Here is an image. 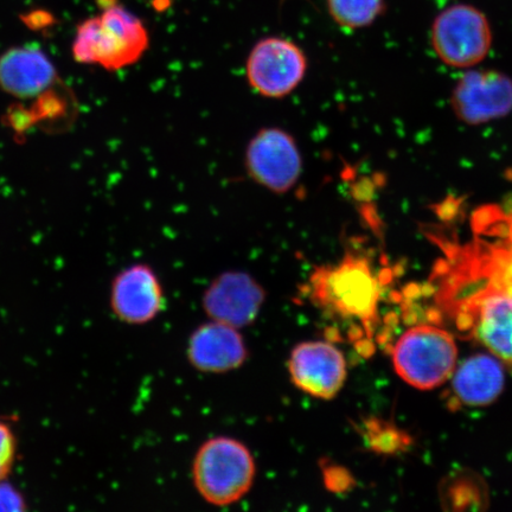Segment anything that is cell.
<instances>
[{"instance_id":"cell-1","label":"cell","mask_w":512,"mask_h":512,"mask_svg":"<svg viewBox=\"0 0 512 512\" xmlns=\"http://www.w3.org/2000/svg\"><path fill=\"white\" fill-rule=\"evenodd\" d=\"M472 230L475 236L464 246L432 236L445 254L432 277L441 312L483 293L512 296V213L496 206L478 209Z\"/></svg>"},{"instance_id":"cell-2","label":"cell","mask_w":512,"mask_h":512,"mask_svg":"<svg viewBox=\"0 0 512 512\" xmlns=\"http://www.w3.org/2000/svg\"><path fill=\"white\" fill-rule=\"evenodd\" d=\"M149 46L142 19L115 3L79 24L72 53L80 64L118 72L142 59Z\"/></svg>"},{"instance_id":"cell-3","label":"cell","mask_w":512,"mask_h":512,"mask_svg":"<svg viewBox=\"0 0 512 512\" xmlns=\"http://www.w3.org/2000/svg\"><path fill=\"white\" fill-rule=\"evenodd\" d=\"M380 278L369 256L350 251L335 265L318 267L312 273V302L331 317L358 319L364 324L376 315Z\"/></svg>"},{"instance_id":"cell-4","label":"cell","mask_w":512,"mask_h":512,"mask_svg":"<svg viewBox=\"0 0 512 512\" xmlns=\"http://www.w3.org/2000/svg\"><path fill=\"white\" fill-rule=\"evenodd\" d=\"M458 348L450 332L435 325L407 330L393 349V363L401 379L416 389L444 384L457 367Z\"/></svg>"},{"instance_id":"cell-5","label":"cell","mask_w":512,"mask_h":512,"mask_svg":"<svg viewBox=\"0 0 512 512\" xmlns=\"http://www.w3.org/2000/svg\"><path fill=\"white\" fill-rule=\"evenodd\" d=\"M252 454L239 441L216 438L204 444L194 463L195 485L207 502L229 505L238 502L253 484Z\"/></svg>"},{"instance_id":"cell-6","label":"cell","mask_w":512,"mask_h":512,"mask_svg":"<svg viewBox=\"0 0 512 512\" xmlns=\"http://www.w3.org/2000/svg\"><path fill=\"white\" fill-rule=\"evenodd\" d=\"M491 43L488 18L475 6L454 4L434 19L433 48L447 66H475L489 54Z\"/></svg>"},{"instance_id":"cell-7","label":"cell","mask_w":512,"mask_h":512,"mask_svg":"<svg viewBox=\"0 0 512 512\" xmlns=\"http://www.w3.org/2000/svg\"><path fill=\"white\" fill-rule=\"evenodd\" d=\"M457 330L475 338L498 360L512 368V296L501 292L479 294L445 312Z\"/></svg>"},{"instance_id":"cell-8","label":"cell","mask_w":512,"mask_h":512,"mask_svg":"<svg viewBox=\"0 0 512 512\" xmlns=\"http://www.w3.org/2000/svg\"><path fill=\"white\" fill-rule=\"evenodd\" d=\"M245 162L253 181L273 194H287L303 174V156L296 139L279 127L262 128L255 134Z\"/></svg>"},{"instance_id":"cell-9","label":"cell","mask_w":512,"mask_h":512,"mask_svg":"<svg viewBox=\"0 0 512 512\" xmlns=\"http://www.w3.org/2000/svg\"><path fill=\"white\" fill-rule=\"evenodd\" d=\"M306 72L304 51L281 37H267L256 43L246 64L249 86L270 99H283L296 91Z\"/></svg>"},{"instance_id":"cell-10","label":"cell","mask_w":512,"mask_h":512,"mask_svg":"<svg viewBox=\"0 0 512 512\" xmlns=\"http://www.w3.org/2000/svg\"><path fill=\"white\" fill-rule=\"evenodd\" d=\"M452 106L469 125L503 118L512 111V80L495 70H472L454 88Z\"/></svg>"},{"instance_id":"cell-11","label":"cell","mask_w":512,"mask_h":512,"mask_svg":"<svg viewBox=\"0 0 512 512\" xmlns=\"http://www.w3.org/2000/svg\"><path fill=\"white\" fill-rule=\"evenodd\" d=\"M294 384L318 399L335 398L347 379V363L334 344H299L288 362Z\"/></svg>"},{"instance_id":"cell-12","label":"cell","mask_w":512,"mask_h":512,"mask_svg":"<svg viewBox=\"0 0 512 512\" xmlns=\"http://www.w3.org/2000/svg\"><path fill=\"white\" fill-rule=\"evenodd\" d=\"M264 302V288L242 272L222 274L203 298L204 309L211 319L235 329L253 323Z\"/></svg>"},{"instance_id":"cell-13","label":"cell","mask_w":512,"mask_h":512,"mask_svg":"<svg viewBox=\"0 0 512 512\" xmlns=\"http://www.w3.org/2000/svg\"><path fill=\"white\" fill-rule=\"evenodd\" d=\"M110 303L121 322H151L163 307V290L156 273L147 265L125 268L113 280Z\"/></svg>"},{"instance_id":"cell-14","label":"cell","mask_w":512,"mask_h":512,"mask_svg":"<svg viewBox=\"0 0 512 512\" xmlns=\"http://www.w3.org/2000/svg\"><path fill=\"white\" fill-rule=\"evenodd\" d=\"M53 61L41 48L21 46L0 55V88L18 99H31L57 82Z\"/></svg>"},{"instance_id":"cell-15","label":"cell","mask_w":512,"mask_h":512,"mask_svg":"<svg viewBox=\"0 0 512 512\" xmlns=\"http://www.w3.org/2000/svg\"><path fill=\"white\" fill-rule=\"evenodd\" d=\"M246 357L245 342L233 326L215 322L201 326L191 336L189 358L197 369L223 373L239 368Z\"/></svg>"},{"instance_id":"cell-16","label":"cell","mask_w":512,"mask_h":512,"mask_svg":"<svg viewBox=\"0 0 512 512\" xmlns=\"http://www.w3.org/2000/svg\"><path fill=\"white\" fill-rule=\"evenodd\" d=\"M504 382V368L497 357L473 355L454 374V399L467 407L488 406L502 394Z\"/></svg>"},{"instance_id":"cell-17","label":"cell","mask_w":512,"mask_h":512,"mask_svg":"<svg viewBox=\"0 0 512 512\" xmlns=\"http://www.w3.org/2000/svg\"><path fill=\"white\" fill-rule=\"evenodd\" d=\"M326 3L332 19L348 30L369 27L386 10V0H326Z\"/></svg>"},{"instance_id":"cell-18","label":"cell","mask_w":512,"mask_h":512,"mask_svg":"<svg viewBox=\"0 0 512 512\" xmlns=\"http://www.w3.org/2000/svg\"><path fill=\"white\" fill-rule=\"evenodd\" d=\"M18 453V441L14 428L0 419V480L8 479L14 470Z\"/></svg>"},{"instance_id":"cell-19","label":"cell","mask_w":512,"mask_h":512,"mask_svg":"<svg viewBox=\"0 0 512 512\" xmlns=\"http://www.w3.org/2000/svg\"><path fill=\"white\" fill-rule=\"evenodd\" d=\"M27 499L8 480H0V512H22L28 510Z\"/></svg>"},{"instance_id":"cell-20","label":"cell","mask_w":512,"mask_h":512,"mask_svg":"<svg viewBox=\"0 0 512 512\" xmlns=\"http://www.w3.org/2000/svg\"><path fill=\"white\" fill-rule=\"evenodd\" d=\"M98 3L102 6V8H107V6L117 3V0H98Z\"/></svg>"}]
</instances>
